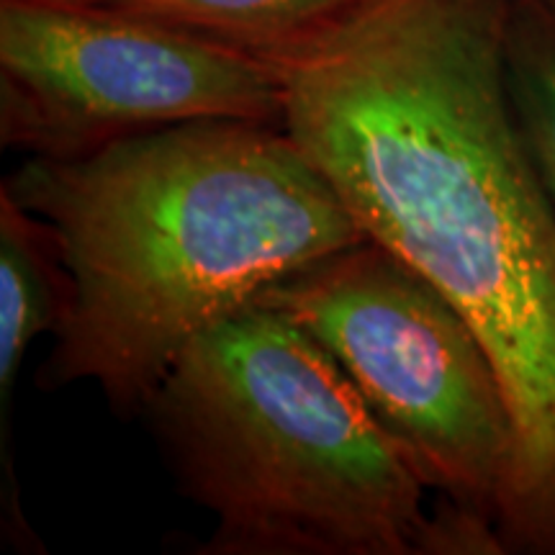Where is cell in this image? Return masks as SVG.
<instances>
[{
  "instance_id": "6da1fadb",
  "label": "cell",
  "mask_w": 555,
  "mask_h": 555,
  "mask_svg": "<svg viewBox=\"0 0 555 555\" xmlns=\"http://www.w3.org/2000/svg\"><path fill=\"white\" fill-rule=\"evenodd\" d=\"M512 0H376L275 60L283 129L476 330L515 420L506 553L555 555V206L506 80Z\"/></svg>"
},
{
  "instance_id": "7a4b0ae2",
  "label": "cell",
  "mask_w": 555,
  "mask_h": 555,
  "mask_svg": "<svg viewBox=\"0 0 555 555\" xmlns=\"http://www.w3.org/2000/svg\"><path fill=\"white\" fill-rule=\"evenodd\" d=\"M3 189L54 229L69 309L39 371L144 414L196 339L262 291L365 240L283 124L208 119L78 159L29 157Z\"/></svg>"
},
{
  "instance_id": "3957f363",
  "label": "cell",
  "mask_w": 555,
  "mask_h": 555,
  "mask_svg": "<svg viewBox=\"0 0 555 555\" xmlns=\"http://www.w3.org/2000/svg\"><path fill=\"white\" fill-rule=\"evenodd\" d=\"M144 414L198 555H502L494 525L440 502L343 367L298 324L245 307L193 343Z\"/></svg>"
},
{
  "instance_id": "277c9868",
  "label": "cell",
  "mask_w": 555,
  "mask_h": 555,
  "mask_svg": "<svg viewBox=\"0 0 555 555\" xmlns=\"http://www.w3.org/2000/svg\"><path fill=\"white\" fill-rule=\"evenodd\" d=\"M253 307L327 350L440 502L494 525L515 470V420L476 330L373 240L268 286Z\"/></svg>"
},
{
  "instance_id": "5b68a950",
  "label": "cell",
  "mask_w": 555,
  "mask_h": 555,
  "mask_svg": "<svg viewBox=\"0 0 555 555\" xmlns=\"http://www.w3.org/2000/svg\"><path fill=\"white\" fill-rule=\"evenodd\" d=\"M283 124L275 65L82 0H0V144L78 159L189 121Z\"/></svg>"
},
{
  "instance_id": "8992f818",
  "label": "cell",
  "mask_w": 555,
  "mask_h": 555,
  "mask_svg": "<svg viewBox=\"0 0 555 555\" xmlns=\"http://www.w3.org/2000/svg\"><path fill=\"white\" fill-rule=\"evenodd\" d=\"M69 309V275L54 229L0 189V530L18 553H47L21 509L13 404L26 352L57 335Z\"/></svg>"
},
{
  "instance_id": "52a82bcc",
  "label": "cell",
  "mask_w": 555,
  "mask_h": 555,
  "mask_svg": "<svg viewBox=\"0 0 555 555\" xmlns=\"http://www.w3.org/2000/svg\"><path fill=\"white\" fill-rule=\"evenodd\" d=\"M137 13L275 62L327 37L376 0H82Z\"/></svg>"
},
{
  "instance_id": "ba28073f",
  "label": "cell",
  "mask_w": 555,
  "mask_h": 555,
  "mask_svg": "<svg viewBox=\"0 0 555 555\" xmlns=\"http://www.w3.org/2000/svg\"><path fill=\"white\" fill-rule=\"evenodd\" d=\"M506 80L522 137L555 206V11L512 0Z\"/></svg>"
},
{
  "instance_id": "9c48e42d",
  "label": "cell",
  "mask_w": 555,
  "mask_h": 555,
  "mask_svg": "<svg viewBox=\"0 0 555 555\" xmlns=\"http://www.w3.org/2000/svg\"><path fill=\"white\" fill-rule=\"evenodd\" d=\"M535 3H540V5H545V9L555 11V0H535Z\"/></svg>"
}]
</instances>
